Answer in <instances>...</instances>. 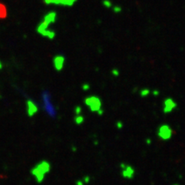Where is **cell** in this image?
<instances>
[{"label":"cell","mask_w":185,"mask_h":185,"mask_svg":"<svg viewBox=\"0 0 185 185\" xmlns=\"http://www.w3.org/2000/svg\"><path fill=\"white\" fill-rule=\"evenodd\" d=\"M171 135H172L171 129L167 124H163L159 128L158 136L162 140H168L171 137Z\"/></svg>","instance_id":"5"},{"label":"cell","mask_w":185,"mask_h":185,"mask_svg":"<svg viewBox=\"0 0 185 185\" xmlns=\"http://www.w3.org/2000/svg\"><path fill=\"white\" fill-rule=\"evenodd\" d=\"M111 9H112V10H113L114 13L118 14V13L122 12V7H120V6H117V5L114 6V5H113V6L111 7Z\"/></svg>","instance_id":"15"},{"label":"cell","mask_w":185,"mask_h":185,"mask_svg":"<svg viewBox=\"0 0 185 185\" xmlns=\"http://www.w3.org/2000/svg\"><path fill=\"white\" fill-rule=\"evenodd\" d=\"M120 167H121V174L124 178L132 179L135 177L136 170L131 166H128L126 164H121Z\"/></svg>","instance_id":"4"},{"label":"cell","mask_w":185,"mask_h":185,"mask_svg":"<svg viewBox=\"0 0 185 185\" xmlns=\"http://www.w3.org/2000/svg\"><path fill=\"white\" fill-rule=\"evenodd\" d=\"M85 105L90 109V111L92 112H98L102 109V102L98 96H88L84 100Z\"/></svg>","instance_id":"2"},{"label":"cell","mask_w":185,"mask_h":185,"mask_svg":"<svg viewBox=\"0 0 185 185\" xmlns=\"http://www.w3.org/2000/svg\"><path fill=\"white\" fill-rule=\"evenodd\" d=\"M65 58L63 55H57L53 58V66L57 71H61L64 67Z\"/></svg>","instance_id":"6"},{"label":"cell","mask_w":185,"mask_h":185,"mask_svg":"<svg viewBox=\"0 0 185 185\" xmlns=\"http://www.w3.org/2000/svg\"><path fill=\"white\" fill-rule=\"evenodd\" d=\"M44 3L46 5H62L66 7H72L77 0H43Z\"/></svg>","instance_id":"3"},{"label":"cell","mask_w":185,"mask_h":185,"mask_svg":"<svg viewBox=\"0 0 185 185\" xmlns=\"http://www.w3.org/2000/svg\"><path fill=\"white\" fill-rule=\"evenodd\" d=\"M82 88L84 90H88V88H89V85H83L82 86Z\"/></svg>","instance_id":"20"},{"label":"cell","mask_w":185,"mask_h":185,"mask_svg":"<svg viewBox=\"0 0 185 185\" xmlns=\"http://www.w3.org/2000/svg\"><path fill=\"white\" fill-rule=\"evenodd\" d=\"M177 106L175 101L171 99H166L164 101V112L165 113H169L174 108Z\"/></svg>","instance_id":"8"},{"label":"cell","mask_w":185,"mask_h":185,"mask_svg":"<svg viewBox=\"0 0 185 185\" xmlns=\"http://www.w3.org/2000/svg\"><path fill=\"white\" fill-rule=\"evenodd\" d=\"M57 17H58L57 12H55V11H49L48 13H46V15H44L42 22L50 26L51 24H53V23L56 22Z\"/></svg>","instance_id":"7"},{"label":"cell","mask_w":185,"mask_h":185,"mask_svg":"<svg viewBox=\"0 0 185 185\" xmlns=\"http://www.w3.org/2000/svg\"><path fill=\"white\" fill-rule=\"evenodd\" d=\"M27 111H28V114L30 117L33 116L38 111V106H37V105L34 102H33L32 100H29L27 102Z\"/></svg>","instance_id":"9"},{"label":"cell","mask_w":185,"mask_h":185,"mask_svg":"<svg viewBox=\"0 0 185 185\" xmlns=\"http://www.w3.org/2000/svg\"><path fill=\"white\" fill-rule=\"evenodd\" d=\"M40 34L41 36L45 37V38L49 39V40H53V39L56 37V32L51 30V29H50L49 28H48L47 29H46V30L43 31V32H41Z\"/></svg>","instance_id":"10"},{"label":"cell","mask_w":185,"mask_h":185,"mask_svg":"<svg viewBox=\"0 0 185 185\" xmlns=\"http://www.w3.org/2000/svg\"><path fill=\"white\" fill-rule=\"evenodd\" d=\"M117 126H118V128H122V127H123V123H121V122H118V123H117Z\"/></svg>","instance_id":"21"},{"label":"cell","mask_w":185,"mask_h":185,"mask_svg":"<svg viewBox=\"0 0 185 185\" xmlns=\"http://www.w3.org/2000/svg\"><path fill=\"white\" fill-rule=\"evenodd\" d=\"M76 185H84V183L82 180H77L76 182Z\"/></svg>","instance_id":"18"},{"label":"cell","mask_w":185,"mask_h":185,"mask_svg":"<svg viewBox=\"0 0 185 185\" xmlns=\"http://www.w3.org/2000/svg\"><path fill=\"white\" fill-rule=\"evenodd\" d=\"M6 15V9L3 5L0 4V18L4 17Z\"/></svg>","instance_id":"13"},{"label":"cell","mask_w":185,"mask_h":185,"mask_svg":"<svg viewBox=\"0 0 185 185\" xmlns=\"http://www.w3.org/2000/svg\"><path fill=\"white\" fill-rule=\"evenodd\" d=\"M75 112H76V115H80L81 113V108L80 106H77L75 109Z\"/></svg>","instance_id":"16"},{"label":"cell","mask_w":185,"mask_h":185,"mask_svg":"<svg viewBox=\"0 0 185 185\" xmlns=\"http://www.w3.org/2000/svg\"><path fill=\"white\" fill-rule=\"evenodd\" d=\"M102 3H103V5H104L106 8H107V9L111 8V7L113 6L111 1H110V0H103V1H102Z\"/></svg>","instance_id":"12"},{"label":"cell","mask_w":185,"mask_h":185,"mask_svg":"<svg viewBox=\"0 0 185 185\" xmlns=\"http://www.w3.org/2000/svg\"><path fill=\"white\" fill-rule=\"evenodd\" d=\"M150 90L149 89H147V88H145V89H142L141 91H140V96L141 97H147V96H148L149 94H150Z\"/></svg>","instance_id":"14"},{"label":"cell","mask_w":185,"mask_h":185,"mask_svg":"<svg viewBox=\"0 0 185 185\" xmlns=\"http://www.w3.org/2000/svg\"><path fill=\"white\" fill-rule=\"evenodd\" d=\"M51 170V165L49 162H47L46 160H42L41 162H40L32 170V174L33 176L35 177L37 183L40 184L44 181L45 179V176L47 173H49Z\"/></svg>","instance_id":"1"},{"label":"cell","mask_w":185,"mask_h":185,"mask_svg":"<svg viewBox=\"0 0 185 185\" xmlns=\"http://www.w3.org/2000/svg\"><path fill=\"white\" fill-rule=\"evenodd\" d=\"M75 122H76V123L78 124V125L81 124V123L84 122V117L81 116V114H80V115H77V117L75 118Z\"/></svg>","instance_id":"11"},{"label":"cell","mask_w":185,"mask_h":185,"mask_svg":"<svg viewBox=\"0 0 185 185\" xmlns=\"http://www.w3.org/2000/svg\"><path fill=\"white\" fill-rule=\"evenodd\" d=\"M112 73L114 74V76H115V77H118V74H119V73H118V70H112Z\"/></svg>","instance_id":"19"},{"label":"cell","mask_w":185,"mask_h":185,"mask_svg":"<svg viewBox=\"0 0 185 185\" xmlns=\"http://www.w3.org/2000/svg\"><path fill=\"white\" fill-rule=\"evenodd\" d=\"M89 181H90V178H89L88 177H85L83 178V183L88 184V183H89Z\"/></svg>","instance_id":"17"}]
</instances>
